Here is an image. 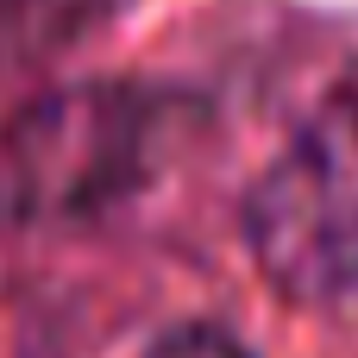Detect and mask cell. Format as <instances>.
<instances>
[{
	"label": "cell",
	"instance_id": "cell-3",
	"mask_svg": "<svg viewBox=\"0 0 358 358\" xmlns=\"http://www.w3.org/2000/svg\"><path fill=\"white\" fill-rule=\"evenodd\" d=\"M120 6H132V0H0V76L63 57Z\"/></svg>",
	"mask_w": 358,
	"mask_h": 358
},
{
	"label": "cell",
	"instance_id": "cell-2",
	"mask_svg": "<svg viewBox=\"0 0 358 358\" xmlns=\"http://www.w3.org/2000/svg\"><path fill=\"white\" fill-rule=\"evenodd\" d=\"M258 271L302 308L358 327V69L340 76L252 189Z\"/></svg>",
	"mask_w": 358,
	"mask_h": 358
},
{
	"label": "cell",
	"instance_id": "cell-4",
	"mask_svg": "<svg viewBox=\"0 0 358 358\" xmlns=\"http://www.w3.org/2000/svg\"><path fill=\"white\" fill-rule=\"evenodd\" d=\"M145 358H252V352L233 334H220V327H176V334H164Z\"/></svg>",
	"mask_w": 358,
	"mask_h": 358
},
{
	"label": "cell",
	"instance_id": "cell-1",
	"mask_svg": "<svg viewBox=\"0 0 358 358\" xmlns=\"http://www.w3.org/2000/svg\"><path fill=\"white\" fill-rule=\"evenodd\" d=\"M182 101L145 82L44 88L0 120V233L107 220L164 164Z\"/></svg>",
	"mask_w": 358,
	"mask_h": 358
}]
</instances>
